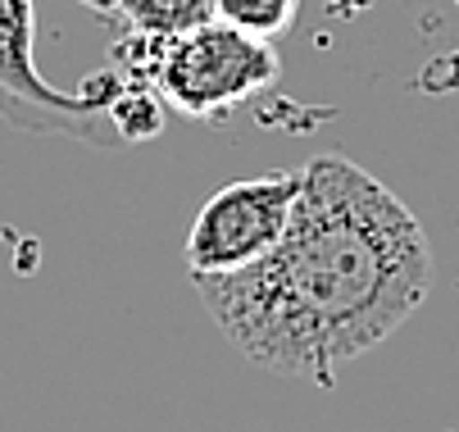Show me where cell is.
<instances>
[{"mask_svg":"<svg viewBox=\"0 0 459 432\" xmlns=\"http://www.w3.org/2000/svg\"><path fill=\"white\" fill-rule=\"evenodd\" d=\"M191 282L214 328L255 368L333 387L346 359L386 341L428 300L432 246L386 182L346 155H314L273 251Z\"/></svg>","mask_w":459,"mask_h":432,"instance_id":"obj_1","label":"cell"},{"mask_svg":"<svg viewBox=\"0 0 459 432\" xmlns=\"http://www.w3.org/2000/svg\"><path fill=\"white\" fill-rule=\"evenodd\" d=\"M0 118L19 133L123 151L164 133V100L109 65L78 91H59L37 69V0H0Z\"/></svg>","mask_w":459,"mask_h":432,"instance_id":"obj_2","label":"cell"},{"mask_svg":"<svg viewBox=\"0 0 459 432\" xmlns=\"http://www.w3.org/2000/svg\"><path fill=\"white\" fill-rule=\"evenodd\" d=\"M109 69L127 82L151 87L164 109L182 118H228L259 91H269L282 73L273 41L237 32L219 19H201L182 32H118Z\"/></svg>","mask_w":459,"mask_h":432,"instance_id":"obj_3","label":"cell"},{"mask_svg":"<svg viewBox=\"0 0 459 432\" xmlns=\"http://www.w3.org/2000/svg\"><path fill=\"white\" fill-rule=\"evenodd\" d=\"M296 196H300V168H273L219 187L201 205V214L191 219L182 246L191 278H219L264 260L291 223Z\"/></svg>","mask_w":459,"mask_h":432,"instance_id":"obj_4","label":"cell"},{"mask_svg":"<svg viewBox=\"0 0 459 432\" xmlns=\"http://www.w3.org/2000/svg\"><path fill=\"white\" fill-rule=\"evenodd\" d=\"M87 10L109 19L118 32H182L191 23L210 19V0H91Z\"/></svg>","mask_w":459,"mask_h":432,"instance_id":"obj_5","label":"cell"},{"mask_svg":"<svg viewBox=\"0 0 459 432\" xmlns=\"http://www.w3.org/2000/svg\"><path fill=\"white\" fill-rule=\"evenodd\" d=\"M300 14V0H210V19L250 32V37H282Z\"/></svg>","mask_w":459,"mask_h":432,"instance_id":"obj_6","label":"cell"},{"mask_svg":"<svg viewBox=\"0 0 459 432\" xmlns=\"http://www.w3.org/2000/svg\"><path fill=\"white\" fill-rule=\"evenodd\" d=\"M368 0H337V10H346V14H355V10H364Z\"/></svg>","mask_w":459,"mask_h":432,"instance_id":"obj_7","label":"cell"},{"mask_svg":"<svg viewBox=\"0 0 459 432\" xmlns=\"http://www.w3.org/2000/svg\"><path fill=\"white\" fill-rule=\"evenodd\" d=\"M455 5H459V0H455Z\"/></svg>","mask_w":459,"mask_h":432,"instance_id":"obj_8","label":"cell"}]
</instances>
